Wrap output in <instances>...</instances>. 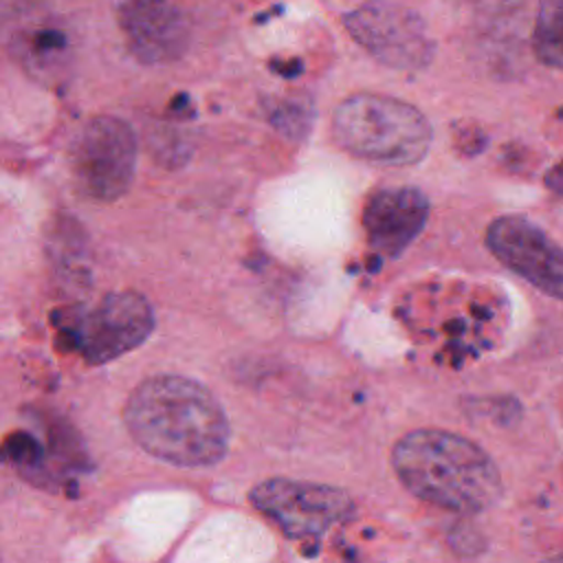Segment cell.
<instances>
[{"label":"cell","mask_w":563,"mask_h":563,"mask_svg":"<svg viewBox=\"0 0 563 563\" xmlns=\"http://www.w3.org/2000/svg\"><path fill=\"white\" fill-rule=\"evenodd\" d=\"M429 200L418 187H387L369 196L363 211L367 244L383 257H398L420 235Z\"/></svg>","instance_id":"30bf717a"},{"label":"cell","mask_w":563,"mask_h":563,"mask_svg":"<svg viewBox=\"0 0 563 563\" xmlns=\"http://www.w3.org/2000/svg\"><path fill=\"white\" fill-rule=\"evenodd\" d=\"M123 424L152 457L183 468H207L229 451L231 427L220 400L198 380L156 374L123 405Z\"/></svg>","instance_id":"6da1fadb"},{"label":"cell","mask_w":563,"mask_h":563,"mask_svg":"<svg viewBox=\"0 0 563 563\" xmlns=\"http://www.w3.org/2000/svg\"><path fill=\"white\" fill-rule=\"evenodd\" d=\"M251 504L288 539H319L354 515L347 490L330 484L268 477L249 493Z\"/></svg>","instance_id":"8992f818"},{"label":"cell","mask_w":563,"mask_h":563,"mask_svg":"<svg viewBox=\"0 0 563 563\" xmlns=\"http://www.w3.org/2000/svg\"><path fill=\"white\" fill-rule=\"evenodd\" d=\"M117 18L130 53L143 64L176 62L191 44L185 0H123Z\"/></svg>","instance_id":"9c48e42d"},{"label":"cell","mask_w":563,"mask_h":563,"mask_svg":"<svg viewBox=\"0 0 563 563\" xmlns=\"http://www.w3.org/2000/svg\"><path fill=\"white\" fill-rule=\"evenodd\" d=\"M136 169V134L119 117H92L70 143V172L77 189L99 202L121 198Z\"/></svg>","instance_id":"5b68a950"},{"label":"cell","mask_w":563,"mask_h":563,"mask_svg":"<svg viewBox=\"0 0 563 563\" xmlns=\"http://www.w3.org/2000/svg\"><path fill=\"white\" fill-rule=\"evenodd\" d=\"M154 310L136 290H117L95 306L70 312L59 332L88 365L110 363L139 347L154 330Z\"/></svg>","instance_id":"277c9868"},{"label":"cell","mask_w":563,"mask_h":563,"mask_svg":"<svg viewBox=\"0 0 563 563\" xmlns=\"http://www.w3.org/2000/svg\"><path fill=\"white\" fill-rule=\"evenodd\" d=\"M11 46L20 66L37 79H55L70 62V33L57 24L24 26Z\"/></svg>","instance_id":"8fae6325"},{"label":"cell","mask_w":563,"mask_h":563,"mask_svg":"<svg viewBox=\"0 0 563 563\" xmlns=\"http://www.w3.org/2000/svg\"><path fill=\"white\" fill-rule=\"evenodd\" d=\"M545 185L550 191L563 196V161L556 163L552 169H548L545 174Z\"/></svg>","instance_id":"4fadbf2b"},{"label":"cell","mask_w":563,"mask_h":563,"mask_svg":"<svg viewBox=\"0 0 563 563\" xmlns=\"http://www.w3.org/2000/svg\"><path fill=\"white\" fill-rule=\"evenodd\" d=\"M343 26L363 51L396 70H422L435 53L424 20L394 0L361 2L343 15Z\"/></svg>","instance_id":"52a82bcc"},{"label":"cell","mask_w":563,"mask_h":563,"mask_svg":"<svg viewBox=\"0 0 563 563\" xmlns=\"http://www.w3.org/2000/svg\"><path fill=\"white\" fill-rule=\"evenodd\" d=\"M332 134L347 154L385 167L420 163L433 139L429 119L416 106L378 92L345 97L332 114Z\"/></svg>","instance_id":"3957f363"},{"label":"cell","mask_w":563,"mask_h":563,"mask_svg":"<svg viewBox=\"0 0 563 563\" xmlns=\"http://www.w3.org/2000/svg\"><path fill=\"white\" fill-rule=\"evenodd\" d=\"M532 51L543 66L563 70V0L541 2L532 29Z\"/></svg>","instance_id":"7c38bea8"},{"label":"cell","mask_w":563,"mask_h":563,"mask_svg":"<svg viewBox=\"0 0 563 563\" xmlns=\"http://www.w3.org/2000/svg\"><path fill=\"white\" fill-rule=\"evenodd\" d=\"M488 251L512 273L563 301V246L521 216H499L486 229Z\"/></svg>","instance_id":"ba28073f"},{"label":"cell","mask_w":563,"mask_h":563,"mask_svg":"<svg viewBox=\"0 0 563 563\" xmlns=\"http://www.w3.org/2000/svg\"><path fill=\"white\" fill-rule=\"evenodd\" d=\"M391 468L413 497L464 515L488 510L504 490L493 457L446 429L405 433L391 449Z\"/></svg>","instance_id":"7a4b0ae2"}]
</instances>
